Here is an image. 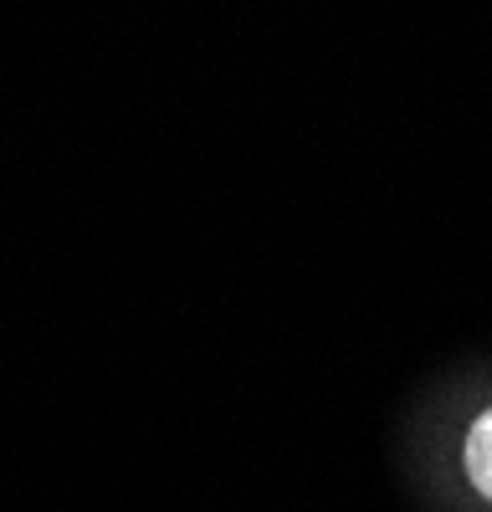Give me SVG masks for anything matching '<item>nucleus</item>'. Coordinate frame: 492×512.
Listing matches in <instances>:
<instances>
[{
    "label": "nucleus",
    "instance_id": "nucleus-1",
    "mask_svg": "<svg viewBox=\"0 0 492 512\" xmlns=\"http://www.w3.org/2000/svg\"><path fill=\"white\" fill-rule=\"evenodd\" d=\"M467 477L472 487L492 502V410L472 420V431H467Z\"/></svg>",
    "mask_w": 492,
    "mask_h": 512
}]
</instances>
